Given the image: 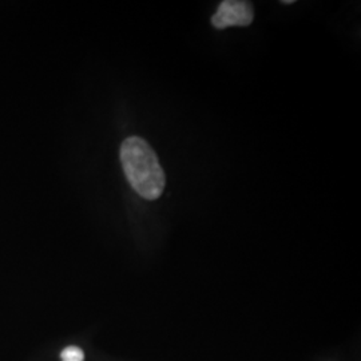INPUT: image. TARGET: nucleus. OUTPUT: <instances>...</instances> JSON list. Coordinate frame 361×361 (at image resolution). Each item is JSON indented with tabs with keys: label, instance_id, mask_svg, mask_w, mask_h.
<instances>
[{
	"label": "nucleus",
	"instance_id": "1",
	"mask_svg": "<svg viewBox=\"0 0 361 361\" xmlns=\"http://www.w3.org/2000/svg\"><path fill=\"white\" fill-rule=\"evenodd\" d=\"M121 164L131 188L145 200H158L166 185L165 171L153 147L141 137L133 135L121 145Z\"/></svg>",
	"mask_w": 361,
	"mask_h": 361
},
{
	"label": "nucleus",
	"instance_id": "2",
	"mask_svg": "<svg viewBox=\"0 0 361 361\" xmlns=\"http://www.w3.org/2000/svg\"><path fill=\"white\" fill-rule=\"evenodd\" d=\"M255 19V8L250 1L245 0H224L217 13L212 16V25L216 30L228 27L249 26Z\"/></svg>",
	"mask_w": 361,
	"mask_h": 361
},
{
	"label": "nucleus",
	"instance_id": "3",
	"mask_svg": "<svg viewBox=\"0 0 361 361\" xmlns=\"http://www.w3.org/2000/svg\"><path fill=\"white\" fill-rule=\"evenodd\" d=\"M62 361H85V353L79 347H67L61 353Z\"/></svg>",
	"mask_w": 361,
	"mask_h": 361
},
{
	"label": "nucleus",
	"instance_id": "4",
	"mask_svg": "<svg viewBox=\"0 0 361 361\" xmlns=\"http://www.w3.org/2000/svg\"><path fill=\"white\" fill-rule=\"evenodd\" d=\"M281 3H283V4H293L295 1H293V0H284V1H281Z\"/></svg>",
	"mask_w": 361,
	"mask_h": 361
}]
</instances>
